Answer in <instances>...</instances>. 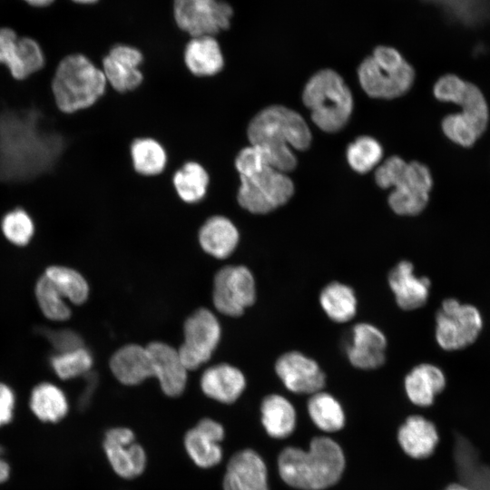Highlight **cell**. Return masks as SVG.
Here are the masks:
<instances>
[{
	"instance_id": "d6986e66",
	"label": "cell",
	"mask_w": 490,
	"mask_h": 490,
	"mask_svg": "<svg viewBox=\"0 0 490 490\" xmlns=\"http://www.w3.org/2000/svg\"><path fill=\"white\" fill-rule=\"evenodd\" d=\"M222 486L223 490H269L263 459L252 449L235 453L228 462Z\"/></svg>"
},
{
	"instance_id": "b9f144b4",
	"label": "cell",
	"mask_w": 490,
	"mask_h": 490,
	"mask_svg": "<svg viewBox=\"0 0 490 490\" xmlns=\"http://www.w3.org/2000/svg\"><path fill=\"white\" fill-rule=\"evenodd\" d=\"M3 448L0 446V484L5 482L9 476V466L2 457Z\"/></svg>"
},
{
	"instance_id": "44dd1931",
	"label": "cell",
	"mask_w": 490,
	"mask_h": 490,
	"mask_svg": "<svg viewBox=\"0 0 490 490\" xmlns=\"http://www.w3.org/2000/svg\"><path fill=\"white\" fill-rule=\"evenodd\" d=\"M146 347L152 362L153 377L159 380L163 393L173 397L180 396L186 387L188 369L178 349L161 341Z\"/></svg>"
},
{
	"instance_id": "f6af8a7d",
	"label": "cell",
	"mask_w": 490,
	"mask_h": 490,
	"mask_svg": "<svg viewBox=\"0 0 490 490\" xmlns=\"http://www.w3.org/2000/svg\"><path fill=\"white\" fill-rule=\"evenodd\" d=\"M73 1L79 4H92V3L96 2L97 0H73Z\"/></svg>"
},
{
	"instance_id": "8992f818",
	"label": "cell",
	"mask_w": 490,
	"mask_h": 490,
	"mask_svg": "<svg viewBox=\"0 0 490 490\" xmlns=\"http://www.w3.org/2000/svg\"><path fill=\"white\" fill-rule=\"evenodd\" d=\"M106 78L86 56H65L52 80V91L58 109L73 113L93 105L104 93Z\"/></svg>"
},
{
	"instance_id": "cb8c5ba5",
	"label": "cell",
	"mask_w": 490,
	"mask_h": 490,
	"mask_svg": "<svg viewBox=\"0 0 490 490\" xmlns=\"http://www.w3.org/2000/svg\"><path fill=\"white\" fill-rule=\"evenodd\" d=\"M246 387L242 372L229 364L207 368L201 377V387L209 397L224 404L235 402Z\"/></svg>"
},
{
	"instance_id": "9a60e30c",
	"label": "cell",
	"mask_w": 490,
	"mask_h": 490,
	"mask_svg": "<svg viewBox=\"0 0 490 490\" xmlns=\"http://www.w3.org/2000/svg\"><path fill=\"white\" fill-rule=\"evenodd\" d=\"M275 371L286 388L296 394H314L321 391L326 376L313 358L299 351L282 354L275 363Z\"/></svg>"
},
{
	"instance_id": "7a4b0ae2",
	"label": "cell",
	"mask_w": 490,
	"mask_h": 490,
	"mask_svg": "<svg viewBox=\"0 0 490 490\" xmlns=\"http://www.w3.org/2000/svg\"><path fill=\"white\" fill-rule=\"evenodd\" d=\"M247 136L250 144L263 150L270 166L285 173L294 170L298 162L290 147L305 151L312 142L303 117L282 105L268 106L255 114L249 122Z\"/></svg>"
},
{
	"instance_id": "74e56055",
	"label": "cell",
	"mask_w": 490,
	"mask_h": 490,
	"mask_svg": "<svg viewBox=\"0 0 490 490\" xmlns=\"http://www.w3.org/2000/svg\"><path fill=\"white\" fill-rule=\"evenodd\" d=\"M52 367L62 379L74 378L87 374L93 365L91 353L83 347L52 358Z\"/></svg>"
},
{
	"instance_id": "7402d4cb",
	"label": "cell",
	"mask_w": 490,
	"mask_h": 490,
	"mask_svg": "<svg viewBox=\"0 0 490 490\" xmlns=\"http://www.w3.org/2000/svg\"><path fill=\"white\" fill-rule=\"evenodd\" d=\"M387 281L400 309L414 310L427 302L431 287L430 279L426 277H417L414 271V265L410 261H399L390 270Z\"/></svg>"
},
{
	"instance_id": "d4e9b609",
	"label": "cell",
	"mask_w": 490,
	"mask_h": 490,
	"mask_svg": "<svg viewBox=\"0 0 490 490\" xmlns=\"http://www.w3.org/2000/svg\"><path fill=\"white\" fill-rule=\"evenodd\" d=\"M443 370L436 365L415 366L405 377L404 387L408 399L418 407H429L446 387Z\"/></svg>"
},
{
	"instance_id": "ee69618b",
	"label": "cell",
	"mask_w": 490,
	"mask_h": 490,
	"mask_svg": "<svg viewBox=\"0 0 490 490\" xmlns=\"http://www.w3.org/2000/svg\"><path fill=\"white\" fill-rule=\"evenodd\" d=\"M28 4L35 6H45L50 5L54 0H24Z\"/></svg>"
},
{
	"instance_id": "60d3db41",
	"label": "cell",
	"mask_w": 490,
	"mask_h": 490,
	"mask_svg": "<svg viewBox=\"0 0 490 490\" xmlns=\"http://www.w3.org/2000/svg\"><path fill=\"white\" fill-rule=\"evenodd\" d=\"M14 406L13 391L6 385L0 383V426L12 419Z\"/></svg>"
},
{
	"instance_id": "2e32d148",
	"label": "cell",
	"mask_w": 490,
	"mask_h": 490,
	"mask_svg": "<svg viewBox=\"0 0 490 490\" xmlns=\"http://www.w3.org/2000/svg\"><path fill=\"white\" fill-rule=\"evenodd\" d=\"M103 449L114 472L122 478L132 479L142 474L146 454L135 442L134 433L127 427L109 429L104 436Z\"/></svg>"
},
{
	"instance_id": "8fae6325",
	"label": "cell",
	"mask_w": 490,
	"mask_h": 490,
	"mask_svg": "<svg viewBox=\"0 0 490 490\" xmlns=\"http://www.w3.org/2000/svg\"><path fill=\"white\" fill-rule=\"evenodd\" d=\"M177 25L191 37L214 36L230 25L233 10L220 0H173Z\"/></svg>"
},
{
	"instance_id": "f35d334b",
	"label": "cell",
	"mask_w": 490,
	"mask_h": 490,
	"mask_svg": "<svg viewBox=\"0 0 490 490\" xmlns=\"http://www.w3.org/2000/svg\"><path fill=\"white\" fill-rule=\"evenodd\" d=\"M1 228L5 237L18 246L26 245L34 232L33 220L21 208L8 211L2 220Z\"/></svg>"
},
{
	"instance_id": "3957f363",
	"label": "cell",
	"mask_w": 490,
	"mask_h": 490,
	"mask_svg": "<svg viewBox=\"0 0 490 490\" xmlns=\"http://www.w3.org/2000/svg\"><path fill=\"white\" fill-rule=\"evenodd\" d=\"M279 473L289 486L301 490H323L335 485L343 473L341 447L329 437L311 440L308 451L287 447L278 458Z\"/></svg>"
},
{
	"instance_id": "d6a6232c",
	"label": "cell",
	"mask_w": 490,
	"mask_h": 490,
	"mask_svg": "<svg viewBox=\"0 0 490 490\" xmlns=\"http://www.w3.org/2000/svg\"><path fill=\"white\" fill-rule=\"evenodd\" d=\"M173 185L183 201L194 203L205 196L209 175L200 163L189 162L175 172Z\"/></svg>"
},
{
	"instance_id": "5b68a950",
	"label": "cell",
	"mask_w": 490,
	"mask_h": 490,
	"mask_svg": "<svg viewBox=\"0 0 490 490\" xmlns=\"http://www.w3.org/2000/svg\"><path fill=\"white\" fill-rule=\"evenodd\" d=\"M375 181L382 189L394 188L388 196L391 210L403 216L422 212L429 201L433 178L428 167L419 162H407L391 156L375 172Z\"/></svg>"
},
{
	"instance_id": "1f68e13d",
	"label": "cell",
	"mask_w": 490,
	"mask_h": 490,
	"mask_svg": "<svg viewBox=\"0 0 490 490\" xmlns=\"http://www.w3.org/2000/svg\"><path fill=\"white\" fill-rule=\"evenodd\" d=\"M308 412L313 423L325 432L340 430L345 424V415L340 403L330 394L318 391L308 401Z\"/></svg>"
},
{
	"instance_id": "30bf717a",
	"label": "cell",
	"mask_w": 490,
	"mask_h": 490,
	"mask_svg": "<svg viewBox=\"0 0 490 490\" xmlns=\"http://www.w3.org/2000/svg\"><path fill=\"white\" fill-rule=\"evenodd\" d=\"M482 328L483 318L478 309L471 304H462L456 299H444L436 315V340L447 351L473 344Z\"/></svg>"
},
{
	"instance_id": "52a82bcc",
	"label": "cell",
	"mask_w": 490,
	"mask_h": 490,
	"mask_svg": "<svg viewBox=\"0 0 490 490\" xmlns=\"http://www.w3.org/2000/svg\"><path fill=\"white\" fill-rule=\"evenodd\" d=\"M302 100L310 110L314 123L326 132H336L348 123L353 111V97L342 77L323 69L307 82Z\"/></svg>"
},
{
	"instance_id": "484cf974",
	"label": "cell",
	"mask_w": 490,
	"mask_h": 490,
	"mask_svg": "<svg viewBox=\"0 0 490 490\" xmlns=\"http://www.w3.org/2000/svg\"><path fill=\"white\" fill-rule=\"evenodd\" d=\"M398 442L406 454L413 458L430 456L439 436L434 423L422 416H410L398 430Z\"/></svg>"
},
{
	"instance_id": "ac0fdd59",
	"label": "cell",
	"mask_w": 490,
	"mask_h": 490,
	"mask_svg": "<svg viewBox=\"0 0 490 490\" xmlns=\"http://www.w3.org/2000/svg\"><path fill=\"white\" fill-rule=\"evenodd\" d=\"M142 62V53L132 46L117 44L103 60V72L106 81L119 93L136 89L143 75L139 70Z\"/></svg>"
},
{
	"instance_id": "8d00e7d4",
	"label": "cell",
	"mask_w": 490,
	"mask_h": 490,
	"mask_svg": "<svg viewBox=\"0 0 490 490\" xmlns=\"http://www.w3.org/2000/svg\"><path fill=\"white\" fill-rule=\"evenodd\" d=\"M35 296L44 315L52 320H65L71 310L51 279L44 274L35 286Z\"/></svg>"
},
{
	"instance_id": "4dcf8cb0",
	"label": "cell",
	"mask_w": 490,
	"mask_h": 490,
	"mask_svg": "<svg viewBox=\"0 0 490 490\" xmlns=\"http://www.w3.org/2000/svg\"><path fill=\"white\" fill-rule=\"evenodd\" d=\"M30 407L39 419L49 422L59 421L68 410L64 392L50 383H42L34 388Z\"/></svg>"
},
{
	"instance_id": "7bdbcfd3",
	"label": "cell",
	"mask_w": 490,
	"mask_h": 490,
	"mask_svg": "<svg viewBox=\"0 0 490 490\" xmlns=\"http://www.w3.org/2000/svg\"><path fill=\"white\" fill-rule=\"evenodd\" d=\"M444 490H471L469 487L459 483H453L448 485Z\"/></svg>"
},
{
	"instance_id": "5bb4252c",
	"label": "cell",
	"mask_w": 490,
	"mask_h": 490,
	"mask_svg": "<svg viewBox=\"0 0 490 490\" xmlns=\"http://www.w3.org/2000/svg\"><path fill=\"white\" fill-rule=\"evenodd\" d=\"M0 64H5L12 76L24 80L44 65V53L36 41L19 38L7 27L0 28Z\"/></svg>"
},
{
	"instance_id": "836d02e7",
	"label": "cell",
	"mask_w": 490,
	"mask_h": 490,
	"mask_svg": "<svg viewBox=\"0 0 490 490\" xmlns=\"http://www.w3.org/2000/svg\"><path fill=\"white\" fill-rule=\"evenodd\" d=\"M134 170L145 176L161 173L166 165L167 155L160 142L152 138H139L131 145Z\"/></svg>"
},
{
	"instance_id": "e575fe53",
	"label": "cell",
	"mask_w": 490,
	"mask_h": 490,
	"mask_svg": "<svg viewBox=\"0 0 490 490\" xmlns=\"http://www.w3.org/2000/svg\"><path fill=\"white\" fill-rule=\"evenodd\" d=\"M44 274L51 279L60 294L71 302L80 305L89 294V287L85 279L76 270L63 267L51 266Z\"/></svg>"
},
{
	"instance_id": "f546056e",
	"label": "cell",
	"mask_w": 490,
	"mask_h": 490,
	"mask_svg": "<svg viewBox=\"0 0 490 490\" xmlns=\"http://www.w3.org/2000/svg\"><path fill=\"white\" fill-rule=\"evenodd\" d=\"M319 304L325 314L337 323L351 320L358 309L354 289L339 281H332L321 289Z\"/></svg>"
},
{
	"instance_id": "f1b7e54d",
	"label": "cell",
	"mask_w": 490,
	"mask_h": 490,
	"mask_svg": "<svg viewBox=\"0 0 490 490\" xmlns=\"http://www.w3.org/2000/svg\"><path fill=\"white\" fill-rule=\"evenodd\" d=\"M261 421L269 436L284 438L289 436L296 426V411L293 405L283 396L272 394L262 400Z\"/></svg>"
},
{
	"instance_id": "9c48e42d",
	"label": "cell",
	"mask_w": 490,
	"mask_h": 490,
	"mask_svg": "<svg viewBox=\"0 0 490 490\" xmlns=\"http://www.w3.org/2000/svg\"><path fill=\"white\" fill-rule=\"evenodd\" d=\"M239 204L254 214H266L286 204L295 191L291 179L280 171L265 166L250 175L240 176Z\"/></svg>"
},
{
	"instance_id": "7c38bea8",
	"label": "cell",
	"mask_w": 490,
	"mask_h": 490,
	"mask_svg": "<svg viewBox=\"0 0 490 490\" xmlns=\"http://www.w3.org/2000/svg\"><path fill=\"white\" fill-rule=\"evenodd\" d=\"M184 339L178 349L188 370H192L211 357L220 338V326L215 315L205 308L194 311L183 325Z\"/></svg>"
},
{
	"instance_id": "4fadbf2b",
	"label": "cell",
	"mask_w": 490,
	"mask_h": 490,
	"mask_svg": "<svg viewBox=\"0 0 490 490\" xmlns=\"http://www.w3.org/2000/svg\"><path fill=\"white\" fill-rule=\"evenodd\" d=\"M213 304L220 313L239 317L256 299V285L251 271L245 266H226L217 271L213 280Z\"/></svg>"
},
{
	"instance_id": "6da1fadb",
	"label": "cell",
	"mask_w": 490,
	"mask_h": 490,
	"mask_svg": "<svg viewBox=\"0 0 490 490\" xmlns=\"http://www.w3.org/2000/svg\"><path fill=\"white\" fill-rule=\"evenodd\" d=\"M65 148L64 137L32 107L0 111V182H24L53 171Z\"/></svg>"
},
{
	"instance_id": "e0dca14e",
	"label": "cell",
	"mask_w": 490,
	"mask_h": 490,
	"mask_svg": "<svg viewBox=\"0 0 490 490\" xmlns=\"http://www.w3.org/2000/svg\"><path fill=\"white\" fill-rule=\"evenodd\" d=\"M387 345L381 329L371 323L359 322L351 328L346 354L353 367L362 370L376 369L385 363Z\"/></svg>"
},
{
	"instance_id": "277c9868",
	"label": "cell",
	"mask_w": 490,
	"mask_h": 490,
	"mask_svg": "<svg viewBox=\"0 0 490 490\" xmlns=\"http://www.w3.org/2000/svg\"><path fill=\"white\" fill-rule=\"evenodd\" d=\"M434 96L441 102L459 105V113L446 115L442 120V131L453 142L471 147L485 132L489 109L482 91L474 83L456 74H445L434 84Z\"/></svg>"
},
{
	"instance_id": "ffe728a7",
	"label": "cell",
	"mask_w": 490,
	"mask_h": 490,
	"mask_svg": "<svg viewBox=\"0 0 490 490\" xmlns=\"http://www.w3.org/2000/svg\"><path fill=\"white\" fill-rule=\"evenodd\" d=\"M225 436L223 426L211 418H202L184 436L185 449L191 460L201 468H210L222 459L220 442Z\"/></svg>"
},
{
	"instance_id": "ba28073f",
	"label": "cell",
	"mask_w": 490,
	"mask_h": 490,
	"mask_svg": "<svg viewBox=\"0 0 490 490\" xmlns=\"http://www.w3.org/2000/svg\"><path fill=\"white\" fill-rule=\"evenodd\" d=\"M359 83L373 98L394 99L412 87L415 70L404 57L385 55L365 58L358 68Z\"/></svg>"
},
{
	"instance_id": "83f0119b",
	"label": "cell",
	"mask_w": 490,
	"mask_h": 490,
	"mask_svg": "<svg viewBox=\"0 0 490 490\" xmlns=\"http://www.w3.org/2000/svg\"><path fill=\"white\" fill-rule=\"evenodd\" d=\"M187 68L197 76H211L224 65V58L214 36L192 37L184 51Z\"/></svg>"
},
{
	"instance_id": "603a6c76",
	"label": "cell",
	"mask_w": 490,
	"mask_h": 490,
	"mask_svg": "<svg viewBox=\"0 0 490 490\" xmlns=\"http://www.w3.org/2000/svg\"><path fill=\"white\" fill-rule=\"evenodd\" d=\"M110 368L122 384L134 386L153 377V368L147 347L128 344L116 350L110 359Z\"/></svg>"
},
{
	"instance_id": "d590c367",
	"label": "cell",
	"mask_w": 490,
	"mask_h": 490,
	"mask_svg": "<svg viewBox=\"0 0 490 490\" xmlns=\"http://www.w3.org/2000/svg\"><path fill=\"white\" fill-rule=\"evenodd\" d=\"M346 156L352 170L366 173L380 162L383 149L376 139L364 135L348 145Z\"/></svg>"
},
{
	"instance_id": "4316f807",
	"label": "cell",
	"mask_w": 490,
	"mask_h": 490,
	"mask_svg": "<svg viewBox=\"0 0 490 490\" xmlns=\"http://www.w3.org/2000/svg\"><path fill=\"white\" fill-rule=\"evenodd\" d=\"M239 231L233 222L220 215L208 219L199 231L202 250L217 259L230 256L238 245Z\"/></svg>"
},
{
	"instance_id": "ab89813d",
	"label": "cell",
	"mask_w": 490,
	"mask_h": 490,
	"mask_svg": "<svg viewBox=\"0 0 490 490\" xmlns=\"http://www.w3.org/2000/svg\"><path fill=\"white\" fill-rule=\"evenodd\" d=\"M45 336L59 353H65L83 348L81 337L70 329H48Z\"/></svg>"
}]
</instances>
